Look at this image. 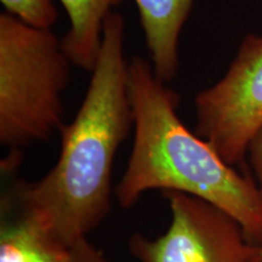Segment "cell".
I'll return each mask as SVG.
<instances>
[{
    "label": "cell",
    "instance_id": "6da1fadb",
    "mask_svg": "<svg viewBox=\"0 0 262 262\" xmlns=\"http://www.w3.org/2000/svg\"><path fill=\"white\" fill-rule=\"evenodd\" d=\"M131 126L125 19L112 12L79 111L58 130L60 157L44 178L12 193L17 214L66 249L86 238L110 212L114 158Z\"/></svg>",
    "mask_w": 262,
    "mask_h": 262
},
{
    "label": "cell",
    "instance_id": "7a4b0ae2",
    "mask_svg": "<svg viewBox=\"0 0 262 262\" xmlns=\"http://www.w3.org/2000/svg\"><path fill=\"white\" fill-rule=\"evenodd\" d=\"M150 62H129L134 143L116 195L131 208L150 189L202 199L234 219L254 244H262V193L254 178L221 158L178 114L180 95L166 88Z\"/></svg>",
    "mask_w": 262,
    "mask_h": 262
},
{
    "label": "cell",
    "instance_id": "3957f363",
    "mask_svg": "<svg viewBox=\"0 0 262 262\" xmlns=\"http://www.w3.org/2000/svg\"><path fill=\"white\" fill-rule=\"evenodd\" d=\"M71 64L51 29L0 15V143L12 153L44 141L62 124Z\"/></svg>",
    "mask_w": 262,
    "mask_h": 262
},
{
    "label": "cell",
    "instance_id": "277c9868",
    "mask_svg": "<svg viewBox=\"0 0 262 262\" xmlns=\"http://www.w3.org/2000/svg\"><path fill=\"white\" fill-rule=\"evenodd\" d=\"M195 134L229 165H243L262 126V35L248 34L227 72L194 98Z\"/></svg>",
    "mask_w": 262,
    "mask_h": 262
},
{
    "label": "cell",
    "instance_id": "5b68a950",
    "mask_svg": "<svg viewBox=\"0 0 262 262\" xmlns=\"http://www.w3.org/2000/svg\"><path fill=\"white\" fill-rule=\"evenodd\" d=\"M171 220L158 238L134 234L130 254L140 262H254L256 244L232 216L179 192L163 193Z\"/></svg>",
    "mask_w": 262,
    "mask_h": 262
},
{
    "label": "cell",
    "instance_id": "8992f818",
    "mask_svg": "<svg viewBox=\"0 0 262 262\" xmlns=\"http://www.w3.org/2000/svg\"><path fill=\"white\" fill-rule=\"evenodd\" d=\"M157 77L170 83L180 67V38L194 0H134Z\"/></svg>",
    "mask_w": 262,
    "mask_h": 262
},
{
    "label": "cell",
    "instance_id": "52a82bcc",
    "mask_svg": "<svg viewBox=\"0 0 262 262\" xmlns=\"http://www.w3.org/2000/svg\"><path fill=\"white\" fill-rule=\"evenodd\" d=\"M70 18L62 48L75 67L91 72L97 61L104 22L122 0H58Z\"/></svg>",
    "mask_w": 262,
    "mask_h": 262
},
{
    "label": "cell",
    "instance_id": "ba28073f",
    "mask_svg": "<svg viewBox=\"0 0 262 262\" xmlns=\"http://www.w3.org/2000/svg\"><path fill=\"white\" fill-rule=\"evenodd\" d=\"M71 249L52 241L24 216L3 220L0 231V262H68Z\"/></svg>",
    "mask_w": 262,
    "mask_h": 262
},
{
    "label": "cell",
    "instance_id": "9c48e42d",
    "mask_svg": "<svg viewBox=\"0 0 262 262\" xmlns=\"http://www.w3.org/2000/svg\"><path fill=\"white\" fill-rule=\"evenodd\" d=\"M6 12L32 27L51 29L58 12L54 0H0Z\"/></svg>",
    "mask_w": 262,
    "mask_h": 262
},
{
    "label": "cell",
    "instance_id": "30bf717a",
    "mask_svg": "<svg viewBox=\"0 0 262 262\" xmlns=\"http://www.w3.org/2000/svg\"><path fill=\"white\" fill-rule=\"evenodd\" d=\"M68 262H111L102 251L95 248L88 238L80 239L71 248Z\"/></svg>",
    "mask_w": 262,
    "mask_h": 262
},
{
    "label": "cell",
    "instance_id": "8fae6325",
    "mask_svg": "<svg viewBox=\"0 0 262 262\" xmlns=\"http://www.w3.org/2000/svg\"><path fill=\"white\" fill-rule=\"evenodd\" d=\"M247 159L250 163L258 188L262 193V126L255 134L248 147Z\"/></svg>",
    "mask_w": 262,
    "mask_h": 262
},
{
    "label": "cell",
    "instance_id": "7c38bea8",
    "mask_svg": "<svg viewBox=\"0 0 262 262\" xmlns=\"http://www.w3.org/2000/svg\"><path fill=\"white\" fill-rule=\"evenodd\" d=\"M254 262H262V244H256L254 255Z\"/></svg>",
    "mask_w": 262,
    "mask_h": 262
}]
</instances>
